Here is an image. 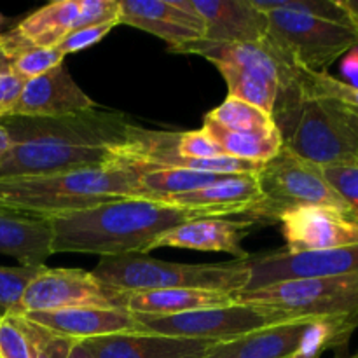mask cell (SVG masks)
Wrapping results in <instances>:
<instances>
[{
	"label": "cell",
	"instance_id": "38",
	"mask_svg": "<svg viewBox=\"0 0 358 358\" xmlns=\"http://www.w3.org/2000/svg\"><path fill=\"white\" fill-rule=\"evenodd\" d=\"M76 339L65 338V336H58L55 332L49 331L48 336L42 339L38 345L35 358H69L70 352L76 346Z\"/></svg>",
	"mask_w": 358,
	"mask_h": 358
},
{
	"label": "cell",
	"instance_id": "25",
	"mask_svg": "<svg viewBox=\"0 0 358 358\" xmlns=\"http://www.w3.org/2000/svg\"><path fill=\"white\" fill-rule=\"evenodd\" d=\"M358 327V317L313 318L296 352L289 358H320L329 350L346 355L348 343Z\"/></svg>",
	"mask_w": 358,
	"mask_h": 358
},
{
	"label": "cell",
	"instance_id": "34",
	"mask_svg": "<svg viewBox=\"0 0 358 358\" xmlns=\"http://www.w3.org/2000/svg\"><path fill=\"white\" fill-rule=\"evenodd\" d=\"M177 154L182 157H192V159H210V157L224 156L220 147L205 128L178 133Z\"/></svg>",
	"mask_w": 358,
	"mask_h": 358
},
{
	"label": "cell",
	"instance_id": "40",
	"mask_svg": "<svg viewBox=\"0 0 358 358\" xmlns=\"http://www.w3.org/2000/svg\"><path fill=\"white\" fill-rule=\"evenodd\" d=\"M341 6L348 10L350 17L353 21V27L358 31V0H341Z\"/></svg>",
	"mask_w": 358,
	"mask_h": 358
},
{
	"label": "cell",
	"instance_id": "27",
	"mask_svg": "<svg viewBox=\"0 0 358 358\" xmlns=\"http://www.w3.org/2000/svg\"><path fill=\"white\" fill-rule=\"evenodd\" d=\"M48 332L24 315H3L0 317V358H35Z\"/></svg>",
	"mask_w": 358,
	"mask_h": 358
},
{
	"label": "cell",
	"instance_id": "7",
	"mask_svg": "<svg viewBox=\"0 0 358 358\" xmlns=\"http://www.w3.org/2000/svg\"><path fill=\"white\" fill-rule=\"evenodd\" d=\"M264 41L289 63L306 72H327L341 56L358 48V31L310 14L273 9Z\"/></svg>",
	"mask_w": 358,
	"mask_h": 358
},
{
	"label": "cell",
	"instance_id": "3",
	"mask_svg": "<svg viewBox=\"0 0 358 358\" xmlns=\"http://www.w3.org/2000/svg\"><path fill=\"white\" fill-rule=\"evenodd\" d=\"M145 170L117 163L44 177L0 180V205L44 217L79 212L122 198H136Z\"/></svg>",
	"mask_w": 358,
	"mask_h": 358
},
{
	"label": "cell",
	"instance_id": "18",
	"mask_svg": "<svg viewBox=\"0 0 358 358\" xmlns=\"http://www.w3.org/2000/svg\"><path fill=\"white\" fill-rule=\"evenodd\" d=\"M0 255H9L28 268L45 266L52 255L49 217L0 205Z\"/></svg>",
	"mask_w": 358,
	"mask_h": 358
},
{
	"label": "cell",
	"instance_id": "35",
	"mask_svg": "<svg viewBox=\"0 0 358 358\" xmlns=\"http://www.w3.org/2000/svg\"><path fill=\"white\" fill-rule=\"evenodd\" d=\"M105 23L119 24V0H80L79 17L73 30Z\"/></svg>",
	"mask_w": 358,
	"mask_h": 358
},
{
	"label": "cell",
	"instance_id": "46",
	"mask_svg": "<svg viewBox=\"0 0 358 358\" xmlns=\"http://www.w3.org/2000/svg\"><path fill=\"white\" fill-rule=\"evenodd\" d=\"M3 24H6V17L2 16V14H0V35H2V27Z\"/></svg>",
	"mask_w": 358,
	"mask_h": 358
},
{
	"label": "cell",
	"instance_id": "44",
	"mask_svg": "<svg viewBox=\"0 0 358 358\" xmlns=\"http://www.w3.org/2000/svg\"><path fill=\"white\" fill-rule=\"evenodd\" d=\"M9 70H10V58L9 55L3 51L2 45H0V72H9Z\"/></svg>",
	"mask_w": 358,
	"mask_h": 358
},
{
	"label": "cell",
	"instance_id": "26",
	"mask_svg": "<svg viewBox=\"0 0 358 358\" xmlns=\"http://www.w3.org/2000/svg\"><path fill=\"white\" fill-rule=\"evenodd\" d=\"M226 178L224 175L199 173L191 170H177V168H164V170H149L142 175L136 198L161 201L164 198L185 192L198 191V189L212 185Z\"/></svg>",
	"mask_w": 358,
	"mask_h": 358
},
{
	"label": "cell",
	"instance_id": "11",
	"mask_svg": "<svg viewBox=\"0 0 358 358\" xmlns=\"http://www.w3.org/2000/svg\"><path fill=\"white\" fill-rule=\"evenodd\" d=\"M250 280L245 290L301 278H329L358 273V245L334 250L287 252L285 248L264 255H250L245 261ZM243 292V290H241Z\"/></svg>",
	"mask_w": 358,
	"mask_h": 358
},
{
	"label": "cell",
	"instance_id": "42",
	"mask_svg": "<svg viewBox=\"0 0 358 358\" xmlns=\"http://www.w3.org/2000/svg\"><path fill=\"white\" fill-rule=\"evenodd\" d=\"M69 358H94V357L91 355V352L86 348V345H84L83 341H77L76 346L72 348V352H70Z\"/></svg>",
	"mask_w": 358,
	"mask_h": 358
},
{
	"label": "cell",
	"instance_id": "1",
	"mask_svg": "<svg viewBox=\"0 0 358 358\" xmlns=\"http://www.w3.org/2000/svg\"><path fill=\"white\" fill-rule=\"evenodd\" d=\"M0 124L10 138L0 159V180L107 166L131 145V122L96 107L63 117L7 115Z\"/></svg>",
	"mask_w": 358,
	"mask_h": 358
},
{
	"label": "cell",
	"instance_id": "41",
	"mask_svg": "<svg viewBox=\"0 0 358 358\" xmlns=\"http://www.w3.org/2000/svg\"><path fill=\"white\" fill-rule=\"evenodd\" d=\"M343 107H345V105H343ZM345 112H346V119H348L350 128H352L353 135H355L357 149H358V114H355L350 107H345ZM357 164H358V152H357Z\"/></svg>",
	"mask_w": 358,
	"mask_h": 358
},
{
	"label": "cell",
	"instance_id": "8",
	"mask_svg": "<svg viewBox=\"0 0 358 358\" xmlns=\"http://www.w3.org/2000/svg\"><path fill=\"white\" fill-rule=\"evenodd\" d=\"M233 296L236 303L271 308L294 318L358 317V273L287 280Z\"/></svg>",
	"mask_w": 358,
	"mask_h": 358
},
{
	"label": "cell",
	"instance_id": "19",
	"mask_svg": "<svg viewBox=\"0 0 358 358\" xmlns=\"http://www.w3.org/2000/svg\"><path fill=\"white\" fill-rule=\"evenodd\" d=\"M94 358H191L215 343L171 338L156 332H122L83 341Z\"/></svg>",
	"mask_w": 358,
	"mask_h": 358
},
{
	"label": "cell",
	"instance_id": "37",
	"mask_svg": "<svg viewBox=\"0 0 358 358\" xmlns=\"http://www.w3.org/2000/svg\"><path fill=\"white\" fill-rule=\"evenodd\" d=\"M24 80L14 76L13 72H0V119L7 117L13 112Z\"/></svg>",
	"mask_w": 358,
	"mask_h": 358
},
{
	"label": "cell",
	"instance_id": "29",
	"mask_svg": "<svg viewBox=\"0 0 358 358\" xmlns=\"http://www.w3.org/2000/svg\"><path fill=\"white\" fill-rule=\"evenodd\" d=\"M255 7L262 13L273 9L292 10V13L310 14L322 20L353 27L348 10L341 6V0H252ZM355 28V27H353Z\"/></svg>",
	"mask_w": 358,
	"mask_h": 358
},
{
	"label": "cell",
	"instance_id": "48",
	"mask_svg": "<svg viewBox=\"0 0 358 358\" xmlns=\"http://www.w3.org/2000/svg\"><path fill=\"white\" fill-rule=\"evenodd\" d=\"M191 358H203V355H198V357H191Z\"/></svg>",
	"mask_w": 358,
	"mask_h": 358
},
{
	"label": "cell",
	"instance_id": "14",
	"mask_svg": "<svg viewBox=\"0 0 358 358\" xmlns=\"http://www.w3.org/2000/svg\"><path fill=\"white\" fill-rule=\"evenodd\" d=\"M96 107L93 98L80 90L65 65L27 80L10 115L20 117H63Z\"/></svg>",
	"mask_w": 358,
	"mask_h": 358
},
{
	"label": "cell",
	"instance_id": "4",
	"mask_svg": "<svg viewBox=\"0 0 358 358\" xmlns=\"http://www.w3.org/2000/svg\"><path fill=\"white\" fill-rule=\"evenodd\" d=\"M273 121L283 147L303 159L322 168L357 164V140L345 107L313 93L304 83V76L294 87L280 91Z\"/></svg>",
	"mask_w": 358,
	"mask_h": 358
},
{
	"label": "cell",
	"instance_id": "13",
	"mask_svg": "<svg viewBox=\"0 0 358 358\" xmlns=\"http://www.w3.org/2000/svg\"><path fill=\"white\" fill-rule=\"evenodd\" d=\"M119 24L163 38L170 51L205 35L203 21L187 0H119Z\"/></svg>",
	"mask_w": 358,
	"mask_h": 358
},
{
	"label": "cell",
	"instance_id": "36",
	"mask_svg": "<svg viewBox=\"0 0 358 358\" xmlns=\"http://www.w3.org/2000/svg\"><path fill=\"white\" fill-rule=\"evenodd\" d=\"M114 27H117V23H105L96 24V27H86L72 30L70 34H66V37L58 44L59 51L66 56L72 55V52L83 51V49L86 48H91L93 44L100 42L105 35L110 34Z\"/></svg>",
	"mask_w": 358,
	"mask_h": 358
},
{
	"label": "cell",
	"instance_id": "15",
	"mask_svg": "<svg viewBox=\"0 0 358 358\" xmlns=\"http://www.w3.org/2000/svg\"><path fill=\"white\" fill-rule=\"evenodd\" d=\"M203 21V41L213 44H257L268 35V14L252 0H187Z\"/></svg>",
	"mask_w": 358,
	"mask_h": 358
},
{
	"label": "cell",
	"instance_id": "23",
	"mask_svg": "<svg viewBox=\"0 0 358 358\" xmlns=\"http://www.w3.org/2000/svg\"><path fill=\"white\" fill-rule=\"evenodd\" d=\"M79 7L80 0H58L48 3L24 17L13 30L30 45L52 48L73 30L79 17Z\"/></svg>",
	"mask_w": 358,
	"mask_h": 358
},
{
	"label": "cell",
	"instance_id": "5",
	"mask_svg": "<svg viewBox=\"0 0 358 358\" xmlns=\"http://www.w3.org/2000/svg\"><path fill=\"white\" fill-rule=\"evenodd\" d=\"M94 276L117 292L199 289L238 294L247 289L250 271L245 261L224 264H177L147 254L100 257Z\"/></svg>",
	"mask_w": 358,
	"mask_h": 358
},
{
	"label": "cell",
	"instance_id": "45",
	"mask_svg": "<svg viewBox=\"0 0 358 358\" xmlns=\"http://www.w3.org/2000/svg\"><path fill=\"white\" fill-rule=\"evenodd\" d=\"M336 358H358V352L353 353V355H348V353L346 355H338Z\"/></svg>",
	"mask_w": 358,
	"mask_h": 358
},
{
	"label": "cell",
	"instance_id": "28",
	"mask_svg": "<svg viewBox=\"0 0 358 358\" xmlns=\"http://www.w3.org/2000/svg\"><path fill=\"white\" fill-rule=\"evenodd\" d=\"M205 119L236 133H254V135H269L278 131L271 115L261 108L248 105L236 98L227 96L219 107L205 115Z\"/></svg>",
	"mask_w": 358,
	"mask_h": 358
},
{
	"label": "cell",
	"instance_id": "9",
	"mask_svg": "<svg viewBox=\"0 0 358 358\" xmlns=\"http://www.w3.org/2000/svg\"><path fill=\"white\" fill-rule=\"evenodd\" d=\"M135 318L143 332H156V334L171 336V338L208 343L227 341V339H234L266 325L294 320V317L283 311L241 303L170 315V317L135 315Z\"/></svg>",
	"mask_w": 358,
	"mask_h": 358
},
{
	"label": "cell",
	"instance_id": "31",
	"mask_svg": "<svg viewBox=\"0 0 358 358\" xmlns=\"http://www.w3.org/2000/svg\"><path fill=\"white\" fill-rule=\"evenodd\" d=\"M41 268L0 266V317L7 313H16L24 290Z\"/></svg>",
	"mask_w": 358,
	"mask_h": 358
},
{
	"label": "cell",
	"instance_id": "32",
	"mask_svg": "<svg viewBox=\"0 0 358 358\" xmlns=\"http://www.w3.org/2000/svg\"><path fill=\"white\" fill-rule=\"evenodd\" d=\"M304 83L313 93L334 100L345 107L358 108V87L350 86L345 80L332 77L329 72H306L304 70Z\"/></svg>",
	"mask_w": 358,
	"mask_h": 358
},
{
	"label": "cell",
	"instance_id": "6",
	"mask_svg": "<svg viewBox=\"0 0 358 358\" xmlns=\"http://www.w3.org/2000/svg\"><path fill=\"white\" fill-rule=\"evenodd\" d=\"M255 178L261 201L245 213L255 226L278 222L283 213L301 206H332L350 212L341 196L329 184L324 168L303 159L287 147L262 164Z\"/></svg>",
	"mask_w": 358,
	"mask_h": 358
},
{
	"label": "cell",
	"instance_id": "47",
	"mask_svg": "<svg viewBox=\"0 0 358 358\" xmlns=\"http://www.w3.org/2000/svg\"><path fill=\"white\" fill-rule=\"evenodd\" d=\"M350 108H352V107H350ZM352 110L355 112V114H358V108H352Z\"/></svg>",
	"mask_w": 358,
	"mask_h": 358
},
{
	"label": "cell",
	"instance_id": "22",
	"mask_svg": "<svg viewBox=\"0 0 358 358\" xmlns=\"http://www.w3.org/2000/svg\"><path fill=\"white\" fill-rule=\"evenodd\" d=\"M234 296L220 290L199 289H170L147 290V292L128 294L126 310L142 317H170V315L189 313L206 308L229 306L234 304Z\"/></svg>",
	"mask_w": 358,
	"mask_h": 358
},
{
	"label": "cell",
	"instance_id": "24",
	"mask_svg": "<svg viewBox=\"0 0 358 358\" xmlns=\"http://www.w3.org/2000/svg\"><path fill=\"white\" fill-rule=\"evenodd\" d=\"M203 128L212 135L224 156L236 157L248 163L264 164L282 150L283 140L280 131L269 135H254V133H236L205 119Z\"/></svg>",
	"mask_w": 358,
	"mask_h": 358
},
{
	"label": "cell",
	"instance_id": "30",
	"mask_svg": "<svg viewBox=\"0 0 358 358\" xmlns=\"http://www.w3.org/2000/svg\"><path fill=\"white\" fill-rule=\"evenodd\" d=\"M65 55L59 51L58 45L52 48H35L27 45L10 59V72L20 77L21 80H30L38 76H44L49 70L63 65Z\"/></svg>",
	"mask_w": 358,
	"mask_h": 358
},
{
	"label": "cell",
	"instance_id": "12",
	"mask_svg": "<svg viewBox=\"0 0 358 358\" xmlns=\"http://www.w3.org/2000/svg\"><path fill=\"white\" fill-rule=\"evenodd\" d=\"M287 252L334 250L358 245V219L352 212L332 206H301L278 220Z\"/></svg>",
	"mask_w": 358,
	"mask_h": 358
},
{
	"label": "cell",
	"instance_id": "17",
	"mask_svg": "<svg viewBox=\"0 0 358 358\" xmlns=\"http://www.w3.org/2000/svg\"><path fill=\"white\" fill-rule=\"evenodd\" d=\"M35 324L76 341L142 331L135 315L124 308H69L24 315Z\"/></svg>",
	"mask_w": 358,
	"mask_h": 358
},
{
	"label": "cell",
	"instance_id": "21",
	"mask_svg": "<svg viewBox=\"0 0 358 358\" xmlns=\"http://www.w3.org/2000/svg\"><path fill=\"white\" fill-rule=\"evenodd\" d=\"M313 318H294L215 343L203 358H289Z\"/></svg>",
	"mask_w": 358,
	"mask_h": 358
},
{
	"label": "cell",
	"instance_id": "2",
	"mask_svg": "<svg viewBox=\"0 0 358 358\" xmlns=\"http://www.w3.org/2000/svg\"><path fill=\"white\" fill-rule=\"evenodd\" d=\"M198 212L140 198H122L79 212L49 217L52 254H90L115 257L147 254L150 243Z\"/></svg>",
	"mask_w": 358,
	"mask_h": 358
},
{
	"label": "cell",
	"instance_id": "43",
	"mask_svg": "<svg viewBox=\"0 0 358 358\" xmlns=\"http://www.w3.org/2000/svg\"><path fill=\"white\" fill-rule=\"evenodd\" d=\"M10 149V138L7 135V131L3 129V126L0 124V159L7 154V150Z\"/></svg>",
	"mask_w": 358,
	"mask_h": 358
},
{
	"label": "cell",
	"instance_id": "10",
	"mask_svg": "<svg viewBox=\"0 0 358 358\" xmlns=\"http://www.w3.org/2000/svg\"><path fill=\"white\" fill-rule=\"evenodd\" d=\"M128 294L103 285L91 271L42 266L21 297L16 315L69 308H124Z\"/></svg>",
	"mask_w": 358,
	"mask_h": 358
},
{
	"label": "cell",
	"instance_id": "39",
	"mask_svg": "<svg viewBox=\"0 0 358 358\" xmlns=\"http://www.w3.org/2000/svg\"><path fill=\"white\" fill-rule=\"evenodd\" d=\"M343 72L348 77L350 86L358 87V48L352 49L343 59Z\"/></svg>",
	"mask_w": 358,
	"mask_h": 358
},
{
	"label": "cell",
	"instance_id": "20",
	"mask_svg": "<svg viewBox=\"0 0 358 358\" xmlns=\"http://www.w3.org/2000/svg\"><path fill=\"white\" fill-rule=\"evenodd\" d=\"M259 201H261V191L255 175H234L198 191L170 196L161 199L159 203L192 210L198 212L203 219L206 217L224 219L226 215H245Z\"/></svg>",
	"mask_w": 358,
	"mask_h": 358
},
{
	"label": "cell",
	"instance_id": "16",
	"mask_svg": "<svg viewBox=\"0 0 358 358\" xmlns=\"http://www.w3.org/2000/svg\"><path fill=\"white\" fill-rule=\"evenodd\" d=\"M254 226L255 224L247 219L229 220L219 217L194 219L171 227L170 231L157 236L147 252L161 247L191 248L199 252H224L234 255L238 261H247L250 254L245 252L241 243Z\"/></svg>",
	"mask_w": 358,
	"mask_h": 358
},
{
	"label": "cell",
	"instance_id": "33",
	"mask_svg": "<svg viewBox=\"0 0 358 358\" xmlns=\"http://www.w3.org/2000/svg\"><path fill=\"white\" fill-rule=\"evenodd\" d=\"M329 184L341 196L350 212L358 219V164H336L324 168Z\"/></svg>",
	"mask_w": 358,
	"mask_h": 358
}]
</instances>
